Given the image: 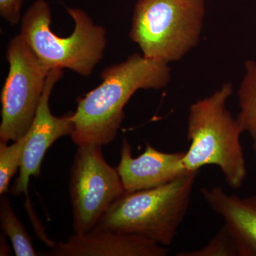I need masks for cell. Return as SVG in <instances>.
Returning a JSON list of instances; mask_svg holds the SVG:
<instances>
[{
	"mask_svg": "<svg viewBox=\"0 0 256 256\" xmlns=\"http://www.w3.org/2000/svg\"><path fill=\"white\" fill-rule=\"evenodd\" d=\"M0 224L3 234L9 237L16 256H36L31 238L13 210L8 197L0 200Z\"/></svg>",
	"mask_w": 256,
	"mask_h": 256,
	"instance_id": "obj_13",
	"label": "cell"
},
{
	"mask_svg": "<svg viewBox=\"0 0 256 256\" xmlns=\"http://www.w3.org/2000/svg\"><path fill=\"white\" fill-rule=\"evenodd\" d=\"M201 194L232 236L238 256H256V194L240 197L220 186L201 188Z\"/></svg>",
	"mask_w": 256,
	"mask_h": 256,
	"instance_id": "obj_11",
	"label": "cell"
},
{
	"mask_svg": "<svg viewBox=\"0 0 256 256\" xmlns=\"http://www.w3.org/2000/svg\"><path fill=\"white\" fill-rule=\"evenodd\" d=\"M168 248L134 234L92 230L75 234L44 254L48 256H165Z\"/></svg>",
	"mask_w": 256,
	"mask_h": 256,
	"instance_id": "obj_10",
	"label": "cell"
},
{
	"mask_svg": "<svg viewBox=\"0 0 256 256\" xmlns=\"http://www.w3.org/2000/svg\"><path fill=\"white\" fill-rule=\"evenodd\" d=\"M176 256H238V252L232 236L223 226L204 246L196 250L180 252Z\"/></svg>",
	"mask_w": 256,
	"mask_h": 256,
	"instance_id": "obj_15",
	"label": "cell"
},
{
	"mask_svg": "<svg viewBox=\"0 0 256 256\" xmlns=\"http://www.w3.org/2000/svg\"><path fill=\"white\" fill-rule=\"evenodd\" d=\"M184 153L164 152L146 143L144 151L134 158L130 144L124 138L116 169L126 192L158 188L188 172L183 163Z\"/></svg>",
	"mask_w": 256,
	"mask_h": 256,
	"instance_id": "obj_9",
	"label": "cell"
},
{
	"mask_svg": "<svg viewBox=\"0 0 256 256\" xmlns=\"http://www.w3.org/2000/svg\"><path fill=\"white\" fill-rule=\"evenodd\" d=\"M75 26L68 37L50 30L52 11L46 0H36L22 18L20 34L42 63L48 68H68L88 77L102 60L107 34L94 24L84 10L66 8Z\"/></svg>",
	"mask_w": 256,
	"mask_h": 256,
	"instance_id": "obj_4",
	"label": "cell"
},
{
	"mask_svg": "<svg viewBox=\"0 0 256 256\" xmlns=\"http://www.w3.org/2000/svg\"><path fill=\"white\" fill-rule=\"evenodd\" d=\"M10 68L1 94L0 142L24 137L36 116L50 69L37 58L22 35L6 48Z\"/></svg>",
	"mask_w": 256,
	"mask_h": 256,
	"instance_id": "obj_6",
	"label": "cell"
},
{
	"mask_svg": "<svg viewBox=\"0 0 256 256\" xmlns=\"http://www.w3.org/2000/svg\"><path fill=\"white\" fill-rule=\"evenodd\" d=\"M102 82L79 98L72 114L70 134L78 146H107L117 136L124 118V106L138 90H160L171 80L169 64L134 54L119 64L102 70Z\"/></svg>",
	"mask_w": 256,
	"mask_h": 256,
	"instance_id": "obj_1",
	"label": "cell"
},
{
	"mask_svg": "<svg viewBox=\"0 0 256 256\" xmlns=\"http://www.w3.org/2000/svg\"><path fill=\"white\" fill-rule=\"evenodd\" d=\"M75 234L90 232L109 206L126 191L117 169L104 159L102 146H78L70 181Z\"/></svg>",
	"mask_w": 256,
	"mask_h": 256,
	"instance_id": "obj_7",
	"label": "cell"
},
{
	"mask_svg": "<svg viewBox=\"0 0 256 256\" xmlns=\"http://www.w3.org/2000/svg\"><path fill=\"white\" fill-rule=\"evenodd\" d=\"M23 0H0V15L10 25L21 22Z\"/></svg>",
	"mask_w": 256,
	"mask_h": 256,
	"instance_id": "obj_16",
	"label": "cell"
},
{
	"mask_svg": "<svg viewBox=\"0 0 256 256\" xmlns=\"http://www.w3.org/2000/svg\"><path fill=\"white\" fill-rule=\"evenodd\" d=\"M63 74V69L54 68L50 70L36 116L25 134L26 140L20 175L12 188L11 192L15 196H20L22 194L26 195V202L30 201L28 188L30 178H38L41 174L42 162L46 152L57 140L70 136L74 131L72 114L56 117L50 110V94Z\"/></svg>",
	"mask_w": 256,
	"mask_h": 256,
	"instance_id": "obj_8",
	"label": "cell"
},
{
	"mask_svg": "<svg viewBox=\"0 0 256 256\" xmlns=\"http://www.w3.org/2000/svg\"><path fill=\"white\" fill-rule=\"evenodd\" d=\"M198 172H188L158 188L126 192L92 230L134 234L163 246L171 245L188 212Z\"/></svg>",
	"mask_w": 256,
	"mask_h": 256,
	"instance_id": "obj_3",
	"label": "cell"
},
{
	"mask_svg": "<svg viewBox=\"0 0 256 256\" xmlns=\"http://www.w3.org/2000/svg\"><path fill=\"white\" fill-rule=\"evenodd\" d=\"M233 92L232 82H226L212 95L190 106L186 132L190 146L183 163L188 172L215 165L227 184L238 188L246 178L247 166L240 140L242 128L227 108Z\"/></svg>",
	"mask_w": 256,
	"mask_h": 256,
	"instance_id": "obj_2",
	"label": "cell"
},
{
	"mask_svg": "<svg viewBox=\"0 0 256 256\" xmlns=\"http://www.w3.org/2000/svg\"><path fill=\"white\" fill-rule=\"evenodd\" d=\"M25 136L11 146L0 142V195L9 192L10 181L21 166Z\"/></svg>",
	"mask_w": 256,
	"mask_h": 256,
	"instance_id": "obj_14",
	"label": "cell"
},
{
	"mask_svg": "<svg viewBox=\"0 0 256 256\" xmlns=\"http://www.w3.org/2000/svg\"><path fill=\"white\" fill-rule=\"evenodd\" d=\"M245 74L238 90L240 111L236 119L242 133L248 132L252 140V150L256 158V62L247 60Z\"/></svg>",
	"mask_w": 256,
	"mask_h": 256,
	"instance_id": "obj_12",
	"label": "cell"
},
{
	"mask_svg": "<svg viewBox=\"0 0 256 256\" xmlns=\"http://www.w3.org/2000/svg\"><path fill=\"white\" fill-rule=\"evenodd\" d=\"M205 0H138L130 38L150 60L169 64L198 45Z\"/></svg>",
	"mask_w": 256,
	"mask_h": 256,
	"instance_id": "obj_5",
	"label": "cell"
}]
</instances>
